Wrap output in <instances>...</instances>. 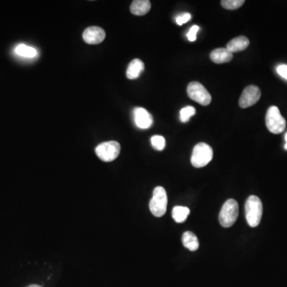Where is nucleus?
Here are the masks:
<instances>
[{
  "mask_svg": "<svg viewBox=\"0 0 287 287\" xmlns=\"http://www.w3.org/2000/svg\"><path fill=\"white\" fill-rule=\"evenodd\" d=\"M246 222L251 227L260 225L263 216V204L256 195H251L246 199L245 204Z\"/></svg>",
  "mask_w": 287,
  "mask_h": 287,
  "instance_id": "f257e3e1",
  "label": "nucleus"
},
{
  "mask_svg": "<svg viewBox=\"0 0 287 287\" xmlns=\"http://www.w3.org/2000/svg\"><path fill=\"white\" fill-rule=\"evenodd\" d=\"M213 158V150L208 144L199 143L193 148L191 165L195 167H203L208 165Z\"/></svg>",
  "mask_w": 287,
  "mask_h": 287,
  "instance_id": "f03ea898",
  "label": "nucleus"
},
{
  "mask_svg": "<svg viewBox=\"0 0 287 287\" xmlns=\"http://www.w3.org/2000/svg\"><path fill=\"white\" fill-rule=\"evenodd\" d=\"M167 195L163 187H157L153 191L152 197L149 203L152 214L156 217L163 216L167 211Z\"/></svg>",
  "mask_w": 287,
  "mask_h": 287,
  "instance_id": "7ed1b4c3",
  "label": "nucleus"
},
{
  "mask_svg": "<svg viewBox=\"0 0 287 287\" xmlns=\"http://www.w3.org/2000/svg\"><path fill=\"white\" fill-rule=\"evenodd\" d=\"M239 215V204L236 200L230 199L223 204L219 212V220L223 227H231L236 223Z\"/></svg>",
  "mask_w": 287,
  "mask_h": 287,
  "instance_id": "20e7f679",
  "label": "nucleus"
},
{
  "mask_svg": "<svg viewBox=\"0 0 287 287\" xmlns=\"http://www.w3.org/2000/svg\"><path fill=\"white\" fill-rule=\"evenodd\" d=\"M266 124L268 130L274 134H279L285 130V118H283L277 106H270L266 115Z\"/></svg>",
  "mask_w": 287,
  "mask_h": 287,
  "instance_id": "39448f33",
  "label": "nucleus"
},
{
  "mask_svg": "<svg viewBox=\"0 0 287 287\" xmlns=\"http://www.w3.org/2000/svg\"><path fill=\"white\" fill-rule=\"evenodd\" d=\"M95 152L101 161L105 162H111L118 158L120 154V144L114 141L104 142V143L100 144L96 147Z\"/></svg>",
  "mask_w": 287,
  "mask_h": 287,
  "instance_id": "423d86ee",
  "label": "nucleus"
},
{
  "mask_svg": "<svg viewBox=\"0 0 287 287\" xmlns=\"http://www.w3.org/2000/svg\"><path fill=\"white\" fill-rule=\"evenodd\" d=\"M187 93L189 97L201 105H208L212 101L210 93L206 90L202 84L198 82H191L189 84Z\"/></svg>",
  "mask_w": 287,
  "mask_h": 287,
  "instance_id": "0eeeda50",
  "label": "nucleus"
},
{
  "mask_svg": "<svg viewBox=\"0 0 287 287\" xmlns=\"http://www.w3.org/2000/svg\"><path fill=\"white\" fill-rule=\"evenodd\" d=\"M260 97H261V90L258 86H253V85L246 86L240 96L239 101V106L242 109L251 107L260 101Z\"/></svg>",
  "mask_w": 287,
  "mask_h": 287,
  "instance_id": "6e6552de",
  "label": "nucleus"
},
{
  "mask_svg": "<svg viewBox=\"0 0 287 287\" xmlns=\"http://www.w3.org/2000/svg\"><path fill=\"white\" fill-rule=\"evenodd\" d=\"M134 121L137 126L140 129H149L153 124V118L152 115L145 109L137 107L133 110Z\"/></svg>",
  "mask_w": 287,
  "mask_h": 287,
  "instance_id": "1a4fd4ad",
  "label": "nucleus"
},
{
  "mask_svg": "<svg viewBox=\"0 0 287 287\" xmlns=\"http://www.w3.org/2000/svg\"><path fill=\"white\" fill-rule=\"evenodd\" d=\"M105 38V30L98 26L86 28L83 33L84 41L88 44H99L104 41Z\"/></svg>",
  "mask_w": 287,
  "mask_h": 287,
  "instance_id": "9d476101",
  "label": "nucleus"
},
{
  "mask_svg": "<svg viewBox=\"0 0 287 287\" xmlns=\"http://www.w3.org/2000/svg\"><path fill=\"white\" fill-rule=\"evenodd\" d=\"M210 58L212 62L217 64L227 63L232 61L233 58V54L230 52L227 48H218L211 53Z\"/></svg>",
  "mask_w": 287,
  "mask_h": 287,
  "instance_id": "9b49d317",
  "label": "nucleus"
},
{
  "mask_svg": "<svg viewBox=\"0 0 287 287\" xmlns=\"http://www.w3.org/2000/svg\"><path fill=\"white\" fill-rule=\"evenodd\" d=\"M250 45L249 39L245 36L236 37L235 39H232L229 43H227V49L230 52L236 53V52L242 51L246 48H248Z\"/></svg>",
  "mask_w": 287,
  "mask_h": 287,
  "instance_id": "f8f14e48",
  "label": "nucleus"
},
{
  "mask_svg": "<svg viewBox=\"0 0 287 287\" xmlns=\"http://www.w3.org/2000/svg\"><path fill=\"white\" fill-rule=\"evenodd\" d=\"M151 2L148 0H136L132 2L130 11L132 14L138 16L146 15L150 11Z\"/></svg>",
  "mask_w": 287,
  "mask_h": 287,
  "instance_id": "ddd939ff",
  "label": "nucleus"
},
{
  "mask_svg": "<svg viewBox=\"0 0 287 287\" xmlns=\"http://www.w3.org/2000/svg\"><path fill=\"white\" fill-rule=\"evenodd\" d=\"M144 69V64L140 59H133L129 63L126 71V77L130 80L137 79Z\"/></svg>",
  "mask_w": 287,
  "mask_h": 287,
  "instance_id": "4468645a",
  "label": "nucleus"
},
{
  "mask_svg": "<svg viewBox=\"0 0 287 287\" xmlns=\"http://www.w3.org/2000/svg\"><path fill=\"white\" fill-rule=\"evenodd\" d=\"M182 242L184 246L189 251H197L199 248V240L195 234L191 232H186L183 234Z\"/></svg>",
  "mask_w": 287,
  "mask_h": 287,
  "instance_id": "2eb2a0df",
  "label": "nucleus"
},
{
  "mask_svg": "<svg viewBox=\"0 0 287 287\" xmlns=\"http://www.w3.org/2000/svg\"><path fill=\"white\" fill-rule=\"evenodd\" d=\"M190 214V210L187 207L176 206L172 210V218L176 223H184Z\"/></svg>",
  "mask_w": 287,
  "mask_h": 287,
  "instance_id": "dca6fc26",
  "label": "nucleus"
},
{
  "mask_svg": "<svg viewBox=\"0 0 287 287\" xmlns=\"http://www.w3.org/2000/svg\"><path fill=\"white\" fill-rule=\"evenodd\" d=\"M15 53L18 55L22 56L24 58H34L38 54V51L34 48L25 45V44H20L15 48Z\"/></svg>",
  "mask_w": 287,
  "mask_h": 287,
  "instance_id": "f3484780",
  "label": "nucleus"
},
{
  "mask_svg": "<svg viewBox=\"0 0 287 287\" xmlns=\"http://www.w3.org/2000/svg\"><path fill=\"white\" fill-rule=\"evenodd\" d=\"M195 114V109L192 106H186L180 110V120L181 122L186 123L190 120L191 117Z\"/></svg>",
  "mask_w": 287,
  "mask_h": 287,
  "instance_id": "a211bd4d",
  "label": "nucleus"
},
{
  "mask_svg": "<svg viewBox=\"0 0 287 287\" xmlns=\"http://www.w3.org/2000/svg\"><path fill=\"white\" fill-rule=\"evenodd\" d=\"M244 2V0H223L221 1V5L227 10H236L242 7Z\"/></svg>",
  "mask_w": 287,
  "mask_h": 287,
  "instance_id": "6ab92c4d",
  "label": "nucleus"
},
{
  "mask_svg": "<svg viewBox=\"0 0 287 287\" xmlns=\"http://www.w3.org/2000/svg\"><path fill=\"white\" fill-rule=\"evenodd\" d=\"M151 144L156 150L162 151L165 148L166 142H165V137L162 136L156 135L151 138Z\"/></svg>",
  "mask_w": 287,
  "mask_h": 287,
  "instance_id": "aec40b11",
  "label": "nucleus"
},
{
  "mask_svg": "<svg viewBox=\"0 0 287 287\" xmlns=\"http://www.w3.org/2000/svg\"><path fill=\"white\" fill-rule=\"evenodd\" d=\"M199 30V26H196V25L191 26V29L189 30V33L187 34V37H188L189 41L194 42L196 40V34H197Z\"/></svg>",
  "mask_w": 287,
  "mask_h": 287,
  "instance_id": "412c9836",
  "label": "nucleus"
},
{
  "mask_svg": "<svg viewBox=\"0 0 287 287\" xmlns=\"http://www.w3.org/2000/svg\"><path fill=\"white\" fill-rule=\"evenodd\" d=\"M191 15L189 13H185L184 15H180L176 18V24L179 26H182L183 24H186L189 20H191Z\"/></svg>",
  "mask_w": 287,
  "mask_h": 287,
  "instance_id": "4be33fe9",
  "label": "nucleus"
},
{
  "mask_svg": "<svg viewBox=\"0 0 287 287\" xmlns=\"http://www.w3.org/2000/svg\"><path fill=\"white\" fill-rule=\"evenodd\" d=\"M277 73L287 81V65L281 64L276 68Z\"/></svg>",
  "mask_w": 287,
  "mask_h": 287,
  "instance_id": "5701e85b",
  "label": "nucleus"
},
{
  "mask_svg": "<svg viewBox=\"0 0 287 287\" xmlns=\"http://www.w3.org/2000/svg\"><path fill=\"white\" fill-rule=\"evenodd\" d=\"M42 287L41 286H39V285H30V286H28V287Z\"/></svg>",
  "mask_w": 287,
  "mask_h": 287,
  "instance_id": "b1692460",
  "label": "nucleus"
},
{
  "mask_svg": "<svg viewBox=\"0 0 287 287\" xmlns=\"http://www.w3.org/2000/svg\"><path fill=\"white\" fill-rule=\"evenodd\" d=\"M285 141H286V144H287V133H286V135H285Z\"/></svg>",
  "mask_w": 287,
  "mask_h": 287,
  "instance_id": "393cba45",
  "label": "nucleus"
}]
</instances>
